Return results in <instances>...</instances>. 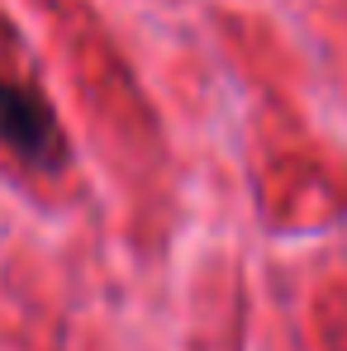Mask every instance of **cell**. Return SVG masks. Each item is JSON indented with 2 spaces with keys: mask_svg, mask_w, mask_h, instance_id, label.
I'll use <instances>...</instances> for the list:
<instances>
[{
  "mask_svg": "<svg viewBox=\"0 0 347 351\" xmlns=\"http://www.w3.org/2000/svg\"><path fill=\"white\" fill-rule=\"evenodd\" d=\"M0 143L34 171H62L67 138L38 86L0 76Z\"/></svg>",
  "mask_w": 347,
  "mask_h": 351,
  "instance_id": "obj_1",
  "label": "cell"
}]
</instances>
